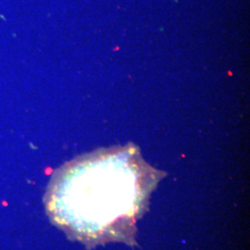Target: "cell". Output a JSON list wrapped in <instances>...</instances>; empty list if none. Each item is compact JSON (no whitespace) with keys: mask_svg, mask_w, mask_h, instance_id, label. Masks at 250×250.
<instances>
[{"mask_svg":"<svg viewBox=\"0 0 250 250\" xmlns=\"http://www.w3.org/2000/svg\"><path fill=\"white\" fill-rule=\"evenodd\" d=\"M163 173L135 147L96 151L66 163L45 196L47 215L69 237L87 246L136 244V223Z\"/></svg>","mask_w":250,"mask_h":250,"instance_id":"obj_1","label":"cell"}]
</instances>
